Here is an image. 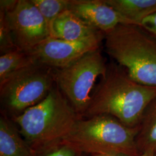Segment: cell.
<instances>
[{
  "mask_svg": "<svg viewBox=\"0 0 156 156\" xmlns=\"http://www.w3.org/2000/svg\"><path fill=\"white\" fill-rule=\"evenodd\" d=\"M155 97L156 87L135 82L122 67L112 62L108 63L106 73L92 93L83 116L109 115L128 127H136Z\"/></svg>",
  "mask_w": 156,
  "mask_h": 156,
  "instance_id": "1",
  "label": "cell"
},
{
  "mask_svg": "<svg viewBox=\"0 0 156 156\" xmlns=\"http://www.w3.org/2000/svg\"><path fill=\"white\" fill-rule=\"evenodd\" d=\"M81 118L56 84L43 100L13 120L36 154L60 145Z\"/></svg>",
  "mask_w": 156,
  "mask_h": 156,
  "instance_id": "2",
  "label": "cell"
},
{
  "mask_svg": "<svg viewBox=\"0 0 156 156\" xmlns=\"http://www.w3.org/2000/svg\"><path fill=\"white\" fill-rule=\"evenodd\" d=\"M105 34L107 54L140 84L156 87V37L142 26L122 24Z\"/></svg>",
  "mask_w": 156,
  "mask_h": 156,
  "instance_id": "3",
  "label": "cell"
},
{
  "mask_svg": "<svg viewBox=\"0 0 156 156\" xmlns=\"http://www.w3.org/2000/svg\"><path fill=\"white\" fill-rule=\"evenodd\" d=\"M138 131V126L128 127L109 115H97L86 120L81 118L60 145H68L76 152L93 156H140L135 141Z\"/></svg>",
  "mask_w": 156,
  "mask_h": 156,
  "instance_id": "4",
  "label": "cell"
},
{
  "mask_svg": "<svg viewBox=\"0 0 156 156\" xmlns=\"http://www.w3.org/2000/svg\"><path fill=\"white\" fill-rule=\"evenodd\" d=\"M56 70L37 62L0 83L1 100L6 109L15 116L43 100L56 84Z\"/></svg>",
  "mask_w": 156,
  "mask_h": 156,
  "instance_id": "5",
  "label": "cell"
},
{
  "mask_svg": "<svg viewBox=\"0 0 156 156\" xmlns=\"http://www.w3.org/2000/svg\"><path fill=\"white\" fill-rule=\"evenodd\" d=\"M107 65L100 48L86 53L67 67L56 69V85L80 116L87 111L95 83L105 74Z\"/></svg>",
  "mask_w": 156,
  "mask_h": 156,
  "instance_id": "6",
  "label": "cell"
},
{
  "mask_svg": "<svg viewBox=\"0 0 156 156\" xmlns=\"http://www.w3.org/2000/svg\"><path fill=\"white\" fill-rule=\"evenodd\" d=\"M5 14L18 49L30 53L49 37L47 23L31 0H19Z\"/></svg>",
  "mask_w": 156,
  "mask_h": 156,
  "instance_id": "7",
  "label": "cell"
},
{
  "mask_svg": "<svg viewBox=\"0 0 156 156\" xmlns=\"http://www.w3.org/2000/svg\"><path fill=\"white\" fill-rule=\"evenodd\" d=\"M104 38L103 32L76 41L49 37L28 53L38 62L55 69H61L76 62L90 51L100 49Z\"/></svg>",
  "mask_w": 156,
  "mask_h": 156,
  "instance_id": "8",
  "label": "cell"
},
{
  "mask_svg": "<svg viewBox=\"0 0 156 156\" xmlns=\"http://www.w3.org/2000/svg\"><path fill=\"white\" fill-rule=\"evenodd\" d=\"M68 10L104 33L119 24H134L109 5L105 0H70Z\"/></svg>",
  "mask_w": 156,
  "mask_h": 156,
  "instance_id": "9",
  "label": "cell"
},
{
  "mask_svg": "<svg viewBox=\"0 0 156 156\" xmlns=\"http://www.w3.org/2000/svg\"><path fill=\"white\" fill-rule=\"evenodd\" d=\"M49 37L68 41H76L89 38L102 32L67 10L51 22L49 26Z\"/></svg>",
  "mask_w": 156,
  "mask_h": 156,
  "instance_id": "10",
  "label": "cell"
},
{
  "mask_svg": "<svg viewBox=\"0 0 156 156\" xmlns=\"http://www.w3.org/2000/svg\"><path fill=\"white\" fill-rule=\"evenodd\" d=\"M14 125L6 118L0 119V156H35Z\"/></svg>",
  "mask_w": 156,
  "mask_h": 156,
  "instance_id": "11",
  "label": "cell"
},
{
  "mask_svg": "<svg viewBox=\"0 0 156 156\" xmlns=\"http://www.w3.org/2000/svg\"><path fill=\"white\" fill-rule=\"evenodd\" d=\"M105 1L123 16L140 26L145 18L156 12V0Z\"/></svg>",
  "mask_w": 156,
  "mask_h": 156,
  "instance_id": "12",
  "label": "cell"
},
{
  "mask_svg": "<svg viewBox=\"0 0 156 156\" xmlns=\"http://www.w3.org/2000/svg\"><path fill=\"white\" fill-rule=\"evenodd\" d=\"M140 154L156 151V97L146 108L135 138Z\"/></svg>",
  "mask_w": 156,
  "mask_h": 156,
  "instance_id": "13",
  "label": "cell"
},
{
  "mask_svg": "<svg viewBox=\"0 0 156 156\" xmlns=\"http://www.w3.org/2000/svg\"><path fill=\"white\" fill-rule=\"evenodd\" d=\"M37 62L30 53L17 49L0 56V83L13 73Z\"/></svg>",
  "mask_w": 156,
  "mask_h": 156,
  "instance_id": "14",
  "label": "cell"
},
{
  "mask_svg": "<svg viewBox=\"0 0 156 156\" xmlns=\"http://www.w3.org/2000/svg\"><path fill=\"white\" fill-rule=\"evenodd\" d=\"M48 24V28L51 22L63 12L68 10L70 0H31Z\"/></svg>",
  "mask_w": 156,
  "mask_h": 156,
  "instance_id": "15",
  "label": "cell"
},
{
  "mask_svg": "<svg viewBox=\"0 0 156 156\" xmlns=\"http://www.w3.org/2000/svg\"><path fill=\"white\" fill-rule=\"evenodd\" d=\"M5 13L0 11V54L17 50Z\"/></svg>",
  "mask_w": 156,
  "mask_h": 156,
  "instance_id": "16",
  "label": "cell"
},
{
  "mask_svg": "<svg viewBox=\"0 0 156 156\" xmlns=\"http://www.w3.org/2000/svg\"><path fill=\"white\" fill-rule=\"evenodd\" d=\"M76 153L71 147L68 145H61L60 147L51 151L46 156H75Z\"/></svg>",
  "mask_w": 156,
  "mask_h": 156,
  "instance_id": "17",
  "label": "cell"
},
{
  "mask_svg": "<svg viewBox=\"0 0 156 156\" xmlns=\"http://www.w3.org/2000/svg\"><path fill=\"white\" fill-rule=\"evenodd\" d=\"M141 26L156 37V12L145 18L142 23Z\"/></svg>",
  "mask_w": 156,
  "mask_h": 156,
  "instance_id": "18",
  "label": "cell"
},
{
  "mask_svg": "<svg viewBox=\"0 0 156 156\" xmlns=\"http://www.w3.org/2000/svg\"><path fill=\"white\" fill-rule=\"evenodd\" d=\"M19 0H1L0 11L8 12L11 11L16 6Z\"/></svg>",
  "mask_w": 156,
  "mask_h": 156,
  "instance_id": "19",
  "label": "cell"
},
{
  "mask_svg": "<svg viewBox=\"0 0 156 156\" xmlns=\"http://www.w3.org/2000/svg\"><path fill=\"white\" fill-rule=\"evenodd\" d=\"M154 152L152 151H146L144 153H143L141 156H153Z\"/></svg>",
  "mask_w": 156,
  "mask_h": 156,
  "instance_id": "20",
  "label": "cell"
},
{
  "mask_svg": "<svg viewBox=\"0 0 156 156\" xmlns=\"http://www.w3.org/2000/svg\"><path fill=\"white\" fill-rule=\"evenodd\" d=\"M93 156H129L123 154H105V155H95Z\"/></svg>",
  "mask_w": 156,
  "mask_h": 156,
  "instance_id": "21",
  "label": "cell"
},
{
  "mask_svg": "<svg viewBox=\"0 0 156 156\" xmlns=\"http://www.w3.org/2000/svg\"><path fill=\"white\" fill-rule=\"evenodd\" d=\"M153 156H156V151H155V152L154 153V154H153Z\"/></svg>",
  "mask_w": 156,
  "mask_h": 156,
  "instance_id": "22",
  "label": "cell"
}]
</instances>
